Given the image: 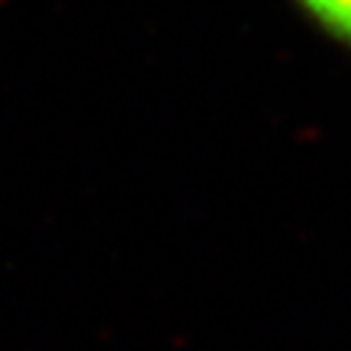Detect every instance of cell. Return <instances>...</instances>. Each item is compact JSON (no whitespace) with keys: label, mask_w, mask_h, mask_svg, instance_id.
<instances>
[{"label":"cell","mask_w":351,"mask_h":351,"mask_svg":"<svg viewBox=\"0 0 351 351\" xmlns=\"http://www.w3.org/2000/svg\"><path fill=\"white\" fill-rule=\"evenodd\" d=\"M326 34L351 47V0H297Z\"/></svg>","instance_id":"cell-1"}]
</instances>
